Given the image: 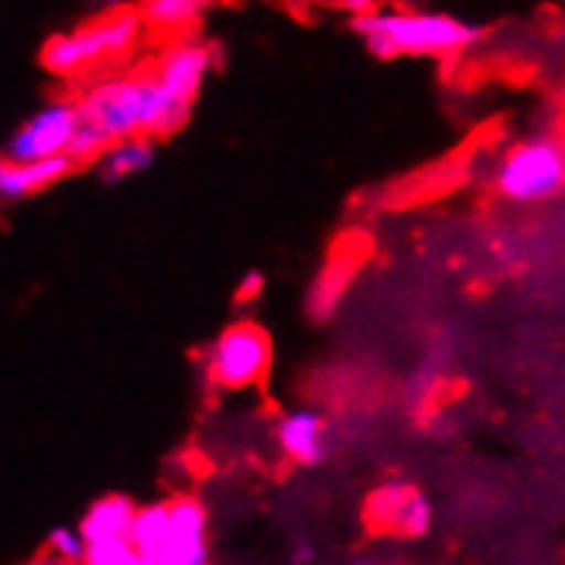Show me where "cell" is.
<instances>
[{
    "instance_id": "1",
    "label": "cell",
    "mask_w": 565,
    "mask_h": 565,
    "mask_svg": "<svg viewBox=\"0 0 565 565\" xmlns=\"http://www.w3.org/2000/svg\"><path fill=\"white\" fill-rule=\"evenodd\" d=\"M83 120L99 130L107 145L135 135L164 138L185 127L192 107L164 93L154 79V73H130V76H110L99 79L79 96Z\"/></svg>"
},
{
    "instance_id": "2",
    "label": "cell",
    "mask_w": 565,
    "mask_h": 565,
    "mask_svg": "<svg viewBox=\"0 0 565 565\" xmlns=\"http://www.w3.org/2000/svg\"><path fill=\"white\" fill-rule=\"evenodd\" d=\"M350 28L363 39L367 52L381 62L415 55V58H449L480 42L483 28L446 11H408V8H374L350 18Z\"/></svg>"
},
{
    "instance_id": "3",
    "label": "cell",
    "mask_w": 565,
    "mask_h": 565,
    "mask_svg": "<svg viewBox=\"0 0 565 565\" xmlns=\"http://www.w3.org/2000/svg\"><path fill=\"white\" fill-rule=\"evenodd\" d=\"M141 28H145L141 11L138 14L135 11L104 14V18H96V21H89V24H83L76 31L52 35L42 45V65L58 79L83 76V73L96 70V65L127 55L130 49H135Z\"/></svg>"
},
{
    "instance_id": "4",
    "label": "cell",
    "mask_w": 565,
    "mask_h": 565,
    "mask_svg": "<svg viewBox=\"0 0 565 565\" xmlns=\"http://www.w3.org/2000/svg\"><path fill=\"white\" fill-rule=\"evenodd\" d=\"M493 189L518 206L552 203L565 192V141L555 135L514 141L493 164Z\"/></svg>"
},
{
    "instance_id": "5",
    "label": "cell",
    "mask_w": 565,
    "mask_h": 565,
    "mask_svg": "<svg viewBox=\"0 0 565 565\" xmlns=\"http://www.w3.org/2000/svg\"><path fill=\"white\" fill-rule=\"evenodd\" d=\"M271 337L260 322L241 319L226 326L206 350V377L226 391L257 387L271 374Z\"/></svg>"
},
{
    "instance_id": "6",
    "label": "cell",
    "mask_w": 565,
    "mask_h": 565,
    "mask_svg": "<svg viewBox=\"0 0 565 565\" xmlns=\"http://www.w3.org/2000/svg\"><path fill=\"white\" fill-rule=\"evenodd\" d=\"M79 124H83L79 99H49V104H42L35 114L11 130L4 158L39 161V158L70 154Z\"/></svg>"
},
{
    "instance_id": "7",
    "label": "cell",
    "mask_w": 565,
    "mask_h": 565,
    "mask_svg": "<svg viewBox=\"0 0 565 565\" xmlns=\"http://www.w3.org/2000/svg\"><path fill=\"white\" fill-rule=\"evenodd\" d=\"M210 558V514L199 497L169 501V545L161 565H203Z\"/></svg>"
},
{
    "instance_id": "8",
    "label": "cell",
    "mask_w": 565,
    "mask_h": 565,
    "mask_svg": "<svg viewBox=\"0 0 565 565\" xmlns=\"http://www.w3.org/2000/svg\"><path fill=\"white\" fill-rule=\"evenodd\" d=\"M210 70H213V55L203 42H175L172 49H164L158 55L151 73L164 93H172L175 99L192 107Z\"/></svg>"
},
{
    "instance_id": "9",
    "label": "cell",
    "mask_w": 565,
    "mask_h": 565,
    "mask_svg": "<svg viewBox=\"0 0 565 565\" xmlns=\"http://www.w3.org/2000/svg\"><path fill=\"white\" fill-rule=\"evenodd\" d=\"M275 439H278V449L298 462V467H319V462L329 459V425L319 412L312 408H298V412H288L281 415L278 428H275Z\"/></svg>"
},
{
    "instance_id": "10",
    "label": "cell",
    "mask_w": 565,
    "mask_h": 565,
    "mask_svg": "<svg viewBox=\"0 0 565 565\" xmlns=\"http://www.w3.org/2000/svg\"><path fill=\"white\" fill-rule=\"evenodd\" d=\"M73 154H55V158H39V161H11L4 158L0 164V199L4 203H18V199L39 195L49 185L62 182L70 172H76Z\"/></svg>"
},
{
    "instance_id": "11",
    "label": "cell",
    "mask_w": 565,
    "mask_h": 565,
    "mask_svg": "<svg viewBox=\"0 0 565 565\" xmlns=\"http://www.w3.org/2000/svg\"><path fill=\"white\" fill-rule=\"evenodd\" d=\"M154 138L151 135H135L120 138L107 145V151L99 154V179L104 182H127L135 175H145L154 164Z\"/></svg>"
},
{
    "instance_id": "12",
    "label": "cell",
    "mask_w": 565,
    "mask_h": 565,
    "mask_svg": "<svg viewBox=\"0 0 565 565\" xmlns=\"http://www.w3.org/2000/svg\"><path fill=\"white\" fill-rule=\"evenodd\" d=\"M135 518H138V508L130 504V497L124 493H107L93 501L79 521L86 542H104V539H120V535H130V527H135Z\"/></svg>"
},
{
    "instance_id": "13",
    "label": "cell",
    "mask_w": 565,
    "mask_h": 565,
    "mask_svg": "<svg viewBox=\"0 0 565 565\" xmlns=\"http://www.w3.org/2000/svg\"><path fill=\"white\" fill-rule=\"evenodd\" d=\"M353 288V268L350 264H326V268L316 275L309 295H306V312L316 322H326L337 316V309L343 306L347 291Z\"/></svg>"
},
{
    "instance_id": "14",
    "label": "cell",
    "mask_w": 565,
    "mask_h": 565,
    "mask_svg": "<svg viewBox=\"0 0 565 565\" xmlns=\"http://www.w3.org/2000/svg\"><path fill=\"white\" fill-rule=\"evenodd\" d=\"M130 542H135L141 565H161L164 545H169V504L138 508L135 527H130Z\"/></svg>"
},
{
    "instance_id": "15",
    "label": "cell",
    "mask_w": 565,
    "mask_h": 565,
    "mask_svg": "<svg viewBox=\"0 0 565 565\" xmlns=\"http://www.w3.org/2000/svg\"><path fill=\"white\" fill-rule=\"evenodd\" d=\"M412 493H415V487L405 480H384L367 493V501H363V518H367V524L374 531H391L397 511L408 504Z\"/></svg>"
},
{
    "instance_id": "16",
    "label": "cell",
    "mask_w": 565,
    "mask_h": 565,
    "mask_svg": "<svg viewBox=\"0 0 565 565\" xmlns=\"http://www.w3.org/2000/svg\"><path fill=\"white\" fill-rule=\"evenodd\" d=\"M203 8L206 0H141V18L154 31H185Z\"/></svg>"
},
{
    "instance_id": "17",
    "label": "cell",
    "mask_w": 565,
    "mask_h": 565,
    "mask_svg": "<svg viewBox=\"0 0 565 565\" xmlns=\"http://www.w3.org/2000/svg\"><path fill=\"white\" fill-rule=\"evenodd\" d=\"M431 521H436V508H431V501L422 493V490H415L412 497H408V504L397 511V518H394V524H391V535H397V539H425L428 531H431Z\"/></svg>"
},
{
    "instance_id": "18",
    "label": "cell",
    "mask_w": 565,
    "mask_h": 565,
    "mask_svg": "<svg viewBox=\"0 0 565 565\" xmlns=\"http://www.w3.org/2000/svg\"><path fill=\"white\" fill-rule=\"evenodd\" d=\"M45 552H49V558H58V562H86L89 542H86V535H83V527L58 524V527L49 531Z\"/></svg>"
},
{
    "instance_id": "19",
    "label": "cell",
    "mask_w": 565,
    "mask_h": 565,
    "mask_svg": "<svg viewBox=\"0 0 565 565\" xmlns=\"http://www.w3.org/2000/svg\"><path fill=\"white\" fill-rule=\"evenodd\" d=\"M86 562L89 565H141V555H138L135 542H130V535H120V539L89 542Z\"/></svg>"
},
{
    "instance_id": "20",
    "label": "cell",
    "mask_w": 565,
    "mask_h": 565,
    "mask_svg": "<svg viewBox=\"0 0 565 565\" xmlns=\"http://www.w3.org/2000/svg\"><path fill=\"white\" fill-rule=\"evenodd\" d=\"M264 288H268V278H264V271H260V268H250V271H244V278L237 281L234 302L250 306V302H257V298L264 295Z\"/></svg>"
},
{
    "instance_id": "21",
    "label": "cell",
    "mask_w": 565,
    "mask_h": 565,
    "mask_svg": "<svg viewBox=\"0 0 565 565\" xmlns=\"http://www.w3.org/2000/svg\"><path fill=\"white\" fill-rule=\"evenodd\" d=\"M337 8H343L350 18H360V14H367L377 8V0H337Z\"/></svg>"
},
{
    "instance_id": "22",
    "label": "cell",
    "mask_w": 565,
    "mask_h": 565,
    "mask_svg": "<svg viewBox=\"0 0 565 565\" xmlns=\"http://www.w3.org/2000/svg\"><path fill=\"white\" fill-rule=\"evenodd\" d=\"M312 558H316V552H312V545H309V542H298V545H295L291 562H312Z\"/></svg>"
},
{
    "instance_id": "23",
    "label": "cell",
    "mask_w": 565,
    "mask_h": 565,
    "mask_svg": "<svg viewBox=\"0 0 565 565\" xmlns=\"http://www.w3.org/2000/svg\"><path fill=\"white\" fill-rule=\"evenodd\" d=\"M213 4H223V0H206V8H213Z\"/></svg>"
}]
</instances>
